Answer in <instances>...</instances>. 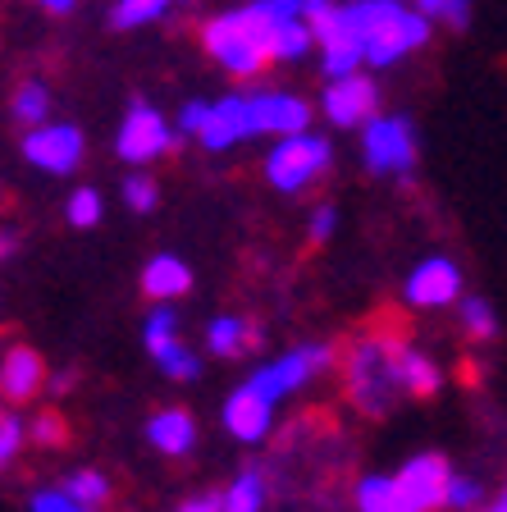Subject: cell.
I'll list each match as a JSON object with an SVG mask.
<instances>
[{"label":"cell","mask_w":507,"mask_h":512,"mask_svg":"<svg viewBox=\"0 0 507 512\" xmlns=\"http://www.w3.org/2000/svg\"><path fill=\"white\" fill-rule=\"evenodd\" d=\"M462 325L476 334V339H489V334H494V311H489V302L485 298H466L462 302Z\"/></svg>","instance_id":"cell-27"},{"label":"cell","mask_w":507,"mask_h":512,"mask_svg":"<svg viewBox=\"0 0 507 512\" xmlns=\"http://www.w3.org/2000/svg\"><path fill=\"white\" fill-rule=\"evenodd\" d=\"M466 5L471 0H416V10L425 19H448V23H466Z\"/></svg>","instance_id":"cell-28"},{"label":"cell","mask_w":507,"mask_h":512,"mask_svg":"<svg viewBox=\"0 0 507 512\" xmlns=\"http://www.w3.org/2000/svg\"><path fill=\"white\" fill-rule=\"evenodd\" d=\"M476 499H480V485H476V480H453V476H448V490H444L448 508H476Z\"/></svg>","instance_id":"cell-30"},{"label":"cell","mask_w":507,"mask_h":512,"mask_svg":"<svg viewBox=\"0 0 507 512\" xmlns=\"http://www.w3.org/2000/svg\"><path fill=\"white\" fill-rule=\"evenodd\" d=\"M169 142H174V133H169V124L156 115L151 106H133L124 119V128H119V156L133 160V165H142V160H156L160 151H169Z\"/></svg>","instance_id":"cell-8"},{"label":"cell","mask_w":507,"mask_h":512,"mask_svg":"<svg viewBox=\"0 0 507 512\" xmlns=\"http://www.w3.org/2000/svg\"><path fill=\"white\" fill-rule=\"evenodd\" d=\"M169 0H119L115 5V28H138V23H151L165 14Z\"/></svg>","instance_id":"cell-24"},{"label":"cell","mask_w":507,"mask_h":512,"mask_svg":"<svg viewBox=\"0 0 507 512\" xmlns=\"http://www.w3.org/2000/svg\"><path fill=\"white\" fill-rule=\"evenodd\" d=\"M325 170H329V142L311 138L307 128L284 133L279 147L270 151V160H265V179L275 183L279 192H302L307 183H316Z\"/></svg>","instance_id":"cell-4"},{"label":"cell","mask_w":507,"mask_h":512,"mask_svg":"<svg viewBox=\"0 0 507 512\" xmlns=\"http://www.w3.org/2000/svg\"><path fill=\"white\" fill-rule=\"evenodd\" d=\"M201 42H206V51H211L224 69L252 78L270 64V14H265V5L256 0V5H247V10H238V14L211 19L201 28Z\"/></svg>","instance_id":"cell-2"},{"label":"cell","mask_w":507,"mask_h":512,"mask_svg":"<svg viewBox=\"0 0 507 512\" xmlns=\"http://www.w3.org/2000/svg\"><path fill=\"white\" fill-rule=\"evenodd\" d=\"M389 362H393V380H398V389H407V394L430 398L434 389H439V366H434L430 357H421L416 348H407L398 334H389Z\"/></svg>","instance_id":"cell-17"},{"label":"cell","mask_w":507,"mask_h":512,"mask_svg":"<svg viewBox=\"0 0 507 512\" xmlns=\"http://www.w3.org/2000/svg\"><path fill=\"white\" fill-rule=\"evenodd\" d=\"M201 115H206V106H201V101H192V106H188V110H183V119H179V124H183V133H197Z\"/></svg>","instance_id":"cell-36"},{"label":"cell","mask_w":507,"mask_h":512,"mask_svg":"<svg viewBox=\"0 0 507 512\" xmlns=\"http://www.w3.org/2000/svg\"><path fill=\"white\" fill-rule=\"evenodd\" d=\"M14 247H19V238H14V234H10V229H0V256H10V252H14Z\"/></svg>","instance_id":"cell-38"},{"label":"cell","mask_w":507,"mask_h":512,"mask_svg":"<svg viewBox=\"0 0 507 512\" xmlns=\"http://www.w3.org/2000/svg\"><path fill=\"white\" fill-rule=\"evenodd\" d=\"M179 512H220V499L215 494H201V499H188Z\"/></svg>","instance_id":"cell-35"},{"label":"cell","mask_w":507,"mask_h":512,"mask_svg":"<svg viewBox=\"0 0 507 512\" xmlns=\"http://www.w3.org/2000/svg\"><path fill=\"white\" fill-rule=\"evenodd\" d=\"M142 288H147V298L156 302H169V298H183L192 288V275L188 266H183L179 256H156L147 266V275H142Z\"/></svg>","instance_id":"cell-19"},{"label":"cell","mask_w":507,"mask_h":512,"mask_svg":"<svg viewBox=\"0 0 507 512\" xmlns=\"http://www.w3.org/2000/svg\"><path fill=\"white\" fill-rule=\"evenodd\" d=\"M348 394L375 416L393 403L398 380H393V362H389V334H375V339L352 343V352H348Z\"/></svg>","instance_id":"cell-3"},{"label":"cell","mask_w":507,"mask_h":512,"mask_svg":"<svg viewBox=\"0 0 507 512\" xmlns=\"http://www.w3.org/2000/svg\"><path fill=\"white\" fill-rule=\"evenodd\" d=\"M197 138L206 142L211 151H224V147H238L243 138H256L252 133V110H247V96H224L215 106H206L197 124Z\"/></svg>","instance_id":"cell-9"},{"label":"cell","mask_w":507,"mask_h":512,"mask_svg":"<svg viewBox=\"0 0 507 512\" xmlns=\"http://www.w3.org/2000/svg\"><path fill=\"white\" fill-rule=\"evenodd\" d=\"M19 439H23V426L14 421V416H5L0 412V467L14 458V448H19Z\"/></svg>","instance_id":"cell-32"},{"label":"cell","mask_w":507,"mask_h":512,"mask_svg":"<svg viewBox=\"0 0 507 512\" xmlns=\"http://www.w3.org/2000/svg\"><path fill=\"white\" fill-rule=\"evenodd\" d=\"M78 503L69 499V494L64 490H46V494H37V499H32V512H74Z\"/></svg>","instance_id":"cell-33"},{"label":"cell","mask_w":507,"mask_h":512,"mask_svg":"<svg viewBox=\"0 0 507 512\" xmlns=\"http://www.w3.org/2000/svg\"><path fill=\"white\" fill-rule=\"evenodd\" d=\"M270 412H275V407L265 403L252 384H243V389H233L229 403H224V426H229L233 439L256 444V439H265V430H270Z\"/></svg>","instance_id":"cell-16"},{"label":"cell","mask_w":507,"mask_h":512,"mask_svg":"<svg viewBox=\"0 0 507 512\" xmlns=\"http://www.w3.org/2000/svg\"><path fill=\"white\" fill-rule=\"evenodd\" d=\"M124 197H128L133 211H151V206H156V183L142 179V174H133V179L124 183Z\"/></svg>","instance_id":"cell-29"},{"label":"cell","mask_w":507,"mask_h":512,"mask_svg":"<svg viewBox=\"0 0 507 512\" xmlns=\"http://www.w3.org/2000/svg\"><path fill=\"white\" fill-rule=\"evenodd\" d=\"M46 87L42 83H23L19 87V96H14V115L19 119H28V124H37V119H46Z\"/></svg>","instance_id":"cell-25"},{"label":"cell","mask_w":507,"mask_h":512,"mask_svg":"<svg viewBox=\"0 0 507 512\" xmlns=\"http://www.w3.org/2000/svg\"><path fill=\"white\" fill-rule=\"evenodd\" d=\"M206 343H211V352H220V357L247 352V348H256V325H247V320H238V316H220V320H211Z\"/></svg>","instance_id":"cell-21"},{"label":"cell","mask_w":507,"mask_h":512,"mask_svg":"<svg viewBox=\"0 0 507 512\" xmlns=\"http://www.w3.org/2000/svg\"><path fill=\"white\" fill-rule=\"evenodd\" d=\"M416 160V138L402 119H370L366 128V165L375 174H402Z\"/></svg>","instance_id":"cell-6"},{"label":"cell","mask_w":507,"mask_h":512,"mask_svg":"<svg viewBox=\"0 0 507 512\" xmlns=\"http://www.w3.org/2000/svg\"><path fill=\"white\" fill-rule=\"evenodd\" d=\"M357 508L361 512H412L407 494L393 476H366L357 485Z\"/></svg>","instance_id":"cell-20"},{"label":"cell","mask_w":507,"mask_h":512,"mask_svg":"<svg viewBox=\"0 0 507 512\" xmlns=\"http://www.w3.org/2000/svg\"><path fill=\"white\" fill-rule=\"evenodd\" d=\"M37 5H46L51 14H64V10H74L78 0H37Z\"/></svg>","instance_id":"cell-37"},{"label":"cell","mask_w":507,"mask_h":512,"mask_svg":"<svg viewBox=\"0 0 507 512\" xmlns=\"http://www.w3.org/2000/svg\"><path fill=\"white\" fill-rule=\"evenodd\" d=\"M96 220H101V197H96L92 188H78L74 197H69V224H74V229H92Z\"/></svg>","instance_id":"cell-26"},{"label":"cell","mask_w":507,"mask_h":512,"mask_svg":"<svg viewBox=\"0 0 507 512\" xmlns=\"http://www.w3.org/2000/svg\"><path fill=\"white\" fill-rule=\"evenodd\" d=\"M334 362V348H325V343H311V348H297V352H284L279 362H270L265 371H256L252 380V389L265 398V403L275 407L284 394H293V389H302L307 380H316L325 366Z\"/></svg>","instance_id":"cell-5"},{"label":"cell","mask_w":507,"mask_h":512,"mask_svg":"<svg viewBox=\"0 0 507 512\" xmlns=\"http://www.w3.org/2000/svg\"><path fill=\"white\" fill-rule=\"evenodd\" d=\"M147 348H151V357L165 366V375H174V380H192V375H197V357L174 339V311L169 307H160L156 316L147 320Z\"/></svg>","instance_id":"cell-14"},{"label":"cell","mask_w":507,"mask_h":512,"mask_svg":"<svg viewBox=\"0 0 507 512\" xmlns=\"http://www.w3.org/2000/svg\"><path fill=\"white\" fill-rule=\"evenodd\" d=\"M370 110H375V83L361 78L357 69H352V74H338L334 83H329L325 115L334 119V124L352 128V124H361V119H370Z\"/></svg>","instance_id":"cell-12"},{"label":"cell","mask_w":507,"mask_h":512,"mask_svg":"<svg viewBox=\"0 0 507 512\" xmlns=\"http://www.w3.org/2000/svg\"><path fill=\"white\" fill-rule=\"evenodd\" d=\"M64 435H69V430H64V421L55 412L37 416V426H32V439H37V444H64Z\"/></svg>","instance_id":"cell-31"},{"label":"cell","mask_w":507,"mask_h":512,"mask_svg":"<svg viewBox=\"0 0 507 512\" xmlns=\"http://www.w3.org/2000/svg\"><path fill=\"white\" fill-rule=\"evenodd\" d=\"M46 384V362L32 348H10L0 362V394L5 403H32Z\"/></svg>","instance_id":"cell-13"},{"label":"cell","mask_w":507,"mask_h":512,"mask_svg":"<svg viewBox=\"0 0 507 512\" xmlns=\"http://www.w3.org/2000/svg\"><path fill=\"white\" fill-rule=\"evenodd\" d=\"M334 220H338V215H334V206H320V211L311 215V238H316V243H320V238H329V229H334Z\"/></svg>","instance_id":"cell-34"},{"label":"cell","mask_w":507,"mask_h":512,"mask_svg":"<svg viewBox=\"0 0 507 512\" xmlns=\"http://www.w3.org/2000/svg\"><path fill=\"white\" fill-rule=\"evenodd\" d=\"M393 480L402 485L412 512H434L444 503V490H448V462L439 458V453H421V458H412Z\"/></svg>","instance_id":"cell-10"},{"label":"cell","mask_w":507,"mask_h":512,"mask_svg":"<svg viewBox=\"0 0 507 512\" xmlns=\"http://www.w3.org/2000/svg\"><path fill=\"white\" fill-rule=\"evenodd\" d=\"M485 512H507V503H503V499H494V503H489Z\"/></svg>","instance_id":"cell-39"},{"label":"cell","mask_w":507,"mask_h":512,"mask_svg":"<svg viewBox=\"0 0 507 512\" xmlns=\"http://www.w3.org/2000/svg\"><path fill=\"white\" fill-rule=\"evenodd\" d=\"M265 503V485L256 471H243V476L229 485V494L220 499V512H261Z\"/></svg>","instance_id":"cell-22"},{"label":"cell","mask_w":507,"mask_h":512,"mask_svg":"<svg viewBox=\"0 0 507 512\" xmlns=\"http://www.w3.org/2000/svg\"><path fill=\"white\" fill-rule=\"evenodd\" d=\"M348 23L361 42V60L370 64H393L407 51L425 46L430 37V19L421 10H402L398 0H357L348 5Z\"/></svg>","instance_id":"cell-1"},{"label":"cell","mask_w":507,"mask_h":512,"mask_svg":"<svg viewBox=\"0 0 507 512\" xmlns=\"http://www.w3.org/2000/svg\"><path fill=\"white\" fill-rule=\"evenodd\" d=\"M147 439L160 453L179 458V453L192 448V439H197V421H192V412H183V407H169V412H156V421L147 426Z\"/></svg>","instance_id":"cell-18"},{"label":"cell","mask_w":507,"mask_h":512,"mask_svg":"<svg viewBox=\"0 0 507 512\" xmlns=\"http://www.w3.org/2000/svg\"><path fill=\"white\" fill-rule=\"evenodd\" d=\"M247 110H252V133H297V128H307L311 110L307 101H297V96H279V92H265V96H247Z\"/></svg>","instance_id":"cell-15"},{"label":"cell","mask_w":507,"mask_h":512,"mask_svg":"<svg viewBox=\"0 0 507 512\" xmlns=\"http://www.w3.org/2000/svg\"><path fill=\"white\" fill-rule=\"evenodd\" d=\"M64 494L74 503H83V508H101V503L110 499V480L101 476V471H78V476L64 485Z\"/></svg>","instance_id":"cell-23"},{"label":"cell","mask_w":507,"mask_h":512,"mask_svg":"<svg viewBox=\"0 0 507 512\" xmlns=\"http://www.w3.org/2000/svg\"><path fill=\"white\" fill-rule=\"evenodd\" d=\"M457 293H462V275H457V266L448 256L421 261L416 275L407 279V302L412 307H448V302H457Z\"/></svg>","instance_id":"cell-11"},{"label":"cell","mask_w":507,"mask_h":512,"mask_svg":"<svg viewBox=\"0 0 507 512\" xmlns=\"http://www.w3.org/2000/svg\"><path fill=\"white\" fill-rule=\"evenodd\" d=\"M23 156L46 174H69L83 160V133L69 124H46V128H32L23 138Z\"/></svg>","instance_id":"cell-7"},{"label":"cell","mask_w":507,"mask_h":512,"mask_svg":"<svg viewBox=\"0 0 507 512\" xmlns=\"http://www.w3.org/2000/svg\"><path fill=\"white\" fill-rule=\"evenodd\" d=\"M74 512H96V508H83V503H78V508H74Z\"/></svg>","instance_id":"cell-40"}]
</instances>
